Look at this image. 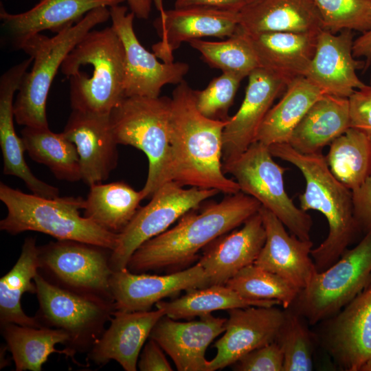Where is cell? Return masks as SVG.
<instances>
[{
	"label": "cell",
	"mask_w": 371,
	"mask_h": 371,
	"mask_svg": "<svg viewBox=\"0 0 371 371\" xmlns=\"http://www.w3.org/2000/svg\"><path fill=\"white\" fill-rule=\"evenodd\" d=\"M228 120L202 115L195 104L194 89L185 80L177 85L170 102L171 181L227 194L240 192L236 181L223 170V133Z\"/></svg>",
	"instance_id": "6da1fadb"
},
{
	"label": "cell",
	"mask_w": 371,
	"mask_h": 371,
	"mask_svg": "<svg viewBox=\"0 0 371 371\" xmlns=\"http://www.w3.org/2000/svg\"><path fill=\"white\" fill-rule=\"evenodd\" d=\"M261 204L243 192L183 215L173 227L141 245L126 268L135 273L184 267L218 237L243 225Z\"/></svg>",
	"instance_id": "7a4b0ae2"
},
{
	"label": "cell",
	"mask_w": 371,
	"mask_h": 371,
	"mask_svg": "<svg viewBox=\"0 0 371 371\" xmlns=\"http://www.w3.org/2000/svg\"><path fill=\"white\" fill-rule=\"evenodd\" d=\"M271 155L295 166L305 180V190L299 196L304 211L316 210L328 222L326 239L311 251L318 272L327 269L348 249L360 229L355 221L352 191L331 172L322 153L303 154L289 144L271 145Z\"/></svg>",
	"instance_id": "3957f363"
},
{
	"label": "cell",
	"mask_w": 371,
	"mask_h": 371,
	"mask_svg": "<svg viewBox=\"0 0 371 371\" xmlns=\"http://www.w3.org/2000/svg\"><path fill=\"white\" fill-rule=\"evenodd\" d=\"M72 110L110 114L124 97L125 51L112 26L89 31L60 67Z\"/></svg>",
	"instance_id": "277c9868"
},
{
	"label": "cell",
	"mask_w": 371,
	"mask_h": 371,
	"mask_svg": "<svg viewBox=\"0 0 371 371\" xmlns=\"http://www.w3.org/2000/svg\"><path fill=\"white\" fill-rule=\"evenodd\" d=\"M0 199L7 209L0 229L12 235L34 231L57 240H76L113 251L118 234L111 232L81 216L84 199L45 198L24 193L0 183Z\"/></svg>",
	"instance_id": "5b68a950"
},
{
	"label": "cell",
	"mask_w": 371,
	"mask_h": 371,
	"mask_svg": "<svg viewBox=\"0 0 371 371\" xmlns=\"http://www.w3.org/2000/svg\"><path fill=\"white\" fill-rule=\"evenodd\" d=\"M171 98L126 96L112 109L110 122L118 144L142 150L148 160V172L141 190L150 199L171 181L172 147L170 131Z\"/></svg>",
	"instance_id": "8992f818"
},
{
	"label": "cell",
	"mask_w": 371,
	"mask_h": 371,
	"mask_svg": "<svg viewBox=\"0 0 371 371\" xmlns=\"http://www.w3.org/2000/svg\"><path fill=\"white\" fill-rule=\"evenodd\" d=\"M109 19L108 7H99L52 38L40 33L26 41L21 49L33 58V62L31 70L23 77L13 104L14 120L18 124L49 127L46 103L58 69L68 54L89 31Z\"/></svg>",
	"instance_id": "52a82bcc"
},
{
	"label": "cell",
	"mask_w": 371,
	"mask_h": 371,
	"mask_svg": "<svg viewBox=\"0 0 371 371\" xmlns=\"http://www.w3.org/2000/svg\"><path fill=\"white\" fill-rule=\"evenodd\" d=\"M370 284L371 233H368L327 269L317 271L288 308L315 325L337 314Z\"/></svg>",
	"instance_id": "ba28073f"
},
{
	"label": "cell",
	"mask_w": 371,
	"mask_h": 371,
	"mask_svg": "<svg viewBox=\"0 0 371 371\" xmlns=\"http://www.w3.org/2000/svg\"><path fill=\"white\" fill-rule=\"evenodd\" d=\"M273 157L267 146L256 141L239 155L223 161V170L234 177L241 192L274 214L291 234L310 240L312 218L288 195L283 177L287 168Z\"/></svg>",
	"instance_id": "9c48e42d"
},
{
	"label": "cell",
	"mask_w": 371,
	"mask_h": 371,
	"mask_svg": "<svg viewBox=\"0 0 371 371\" xmlns=\"http://www.w3.org/2000/svg\"><path fill=\"white\" fill-rule=\"evenodd\" d=\"M34 280L39 305L38 321L43 326L65 331L69 337L65 348L74 355L89 352L116 310L114 302L63 289L48 281L39 271Z\"/></svg>",
	"instance_id": "30bf717a"
},
{
	"label": "cell",
	"mask_w": 371,
	"mask_h": 371,
	"mask_svg": "<svg viewBox=\"0 0 371 371\" xmlns=\"http://www.w3.org/2000/svg\"><path fill=\"white\" fill-rule=\"evenodd\" d=\"M111 250L76 240H57L39 247V272L63 289L113 302Z\"/></svg>",
	"instance_id": "8fae6325"
},
{
	"label": "cell",
	"mask_w": 371,
	"mask_h": 371,
	"mask_svg": "<svg viewBox=\"0 0 371 371\" xmlns=\"http://www.w3.org/2000/svg\"><path fill=\"white\" fill-rule=\"evenodd\" d=\"M215 189L184 188L170 181L153 194L150 202L139 207L126 227L118 234L117 246L111 255L113 271L126 268L135 251L144 243L161 234L188 212L219 194Z\"/></svg>",
	"instance_id": "7c38bea8"
},
{
	"label": "cell",
	"mask_w": 371,
	"mask_h": 371,
	"mask_svg": "<svg viewBox=\"0 0 371 371\" xmlns=\"http://www.w3.org/2000/svg\"><path fill=\"white\" fill-rule=\"evenodd\" d=\"M109 10L111 26L125 51L124 97H159L166 85H178L184 80L189 65L183 62L161 63L155 54L146 50L135 33L133 12L120 5L110 7Z\"/></svg>",
	"instance_id": "4fadbf2b"
},
{
	"label": "cell",
	"mask_w": 371,
	"mask_h": 371,
	"mask_svg": "<svg viewBox=\"0 0 371 371\" xmlns=\"http://www.w3.org/2000/svg\"><path fill=\"white\" fill-rule=\"evenodd\" d=\"M153 26L161 39L153 45L155 55L163 62L172 63L173 52L184 42L234 34L238 27V12L204 6L174 8L161 11Z\"/></svg>",
	"instance_id": "5bb4252c"
},
{
	"label": "cell",
	"mask_w": 371,
	"mask_h": 371,
	"mask_svg": "<svg viewBox=\"0 0 371 371\" xmlns=\"http://www.w3.org/2000/svg\"><path fill=\"white\" fill-rule=\"evenodd\" d=\"M276 306L227 310L224 334L214 344L216 354L208 360L207 371L232 366L246 353L276 341L285 316Z\"/></svg>",
	"instance_id": "9a60e30c"
},
{
	"label": "cell",
	"mask_w": 371,
	"mask_h": 371,
	"mask_svg": "<svg viewBox=\"0 0 371 371\" xmlns=\"http://www.w3.org/2000/svg\"><path fill=\"white\" fill-rule=\"evenodd\" d=\"M209 285L208 278L199 262L162 276L135 273L124 268L113 271L110 279L115 309L127 312L150 311L164 298Z\"/></svg>",
	"instance_id": "2e32d148"
},
{
	"label": "cell",
	"mask_w": 371,
	"mask_h": 371,
	"mask_svg": "<svg viewBox=\"0 0 371 371\" xmlns=\"http://www.w3.org/2000/svg\"><path fill=\"white\" fill-rule=\"evenodd\" d=\"M324 348L344 370L360 371L371 357V284L324 320Z\"/></svg>",
	"instance_id": "e0dca14e"
},
{
	"label": "cell",
	"mask_w": 371,
	"mask_h": 371,
	"mask_svg": "<svg viewBox=\"0 0 371 371\" xmlns=\"http://www.w3.org/2000/svg\"><path fill=\"white\" fill-rule=\"evenodd\" d=\"M126 0H39L29 10L10 14L1 7L3 42L12 49H21L32 36L45 30L58 33L79 22L99 7H112Z\"/></svg>",
	"instance_id": "ac0fdd59"
},
{
	"label": "cell",
	"mask_w": 371,
	"mask_h": 371,
	"mask_svg": "<svg viewBox=\"0 0 371 371\" xmlns=\"http://www.w3.org/2000/svg\"><path fill=\"white\" fill-rule=\"evenodd\" d=\"M109 115L72 110L63 131L76 147L82 180L89 186L106 180L117 165Z\"/></svg>",
	"instance_id": "d6986e66"
},
{
	"label": "cell",
	"mask_w": 371,
	"mask_h": 371,
	"mask_svg": "<svg viewBox=\"0 0 371 371\" xmlns=\"http://www.w3.org/2000/svg\"><path fill=\"white\" fill-rule=\"evenodd\" d=\"M353 31L338 34L322 30L317 36L314 56L305 77L324 94L349 98L366 85L357 74L365 61L353 56Z\"/></svg>",
	"instance_id": "ffe728a7"
},
{
	"label": "cell",
	"mask_w": 371,
	"mask_h": 371,
	"mask_svg": "<svg viewBox=\"0 0 371 371\" xmlns=\"http://www.w3.org/2000/svg\"><path fill=\"white\" fill-rule=\"evenodd\" d=\"M226 321L227 318L211 313L188 322H179L165 315L155 324L149 338L170 356L177 370L207 371L206 350L224 333Z\"/></svg>",
	"instance_id": "44dd1931"
},
{
	"label": "cell",
	"mask_w": 371,
	"mask_h": 371,
	"mask_svg": "<svg viewBox=\"0 0 371 371\" xmlns=\"http://www.w3.org/2000/svg\"><path fill=\"white\" fill-rule=\"evenodd\" d=\"M284 87L280 78L262 67L250 73L243 102L223 130V162L239 155L256 142L263 120Z\"/></svg>",
	"instance_id": "7402d4cb"
},
{
	"label": "cell",
	"mask_w": 371,
	"mask_h": 371,
	"mask_svg": "<svg viewBox=\"0 0 371 371\" xmlns=\"http://www.w3.org/2000/svg\"><path fill=\"white\" fill-rule=\"evenodd\" d=\"M266 240L254 264L289 282L299 291L304 289L317 272L311 251L313 243L289 234L282 222L261 206Z\"/></svg>",
	"instance_id": "603a6c76"
},
{
	"label": "cell",
	"mask_w": 371,
	"mask_h": 371,
	"mask_svg": "<svg viewBox=\"0 0 371 371\" xmlns=\"http://www.w3.org/2000/svg\"><path fill=\"white\" fill-rule=\"evenodd\" d=\"M29 57L5 71L0 78V146L3 157V172L21 179L32 194L45 198L59 196V190L38 179L28 167L24 157L25 148L14 125V95L32 64Z\"/></svg>",
	"instance_id": "cb8c5ba5"
},
{
	"label": "cell",
	"mask_w": 371,
	"mask_h": 371,
	"mask_svg": "<svg viewBox=\"0 0 371 371\" xmlns=\"http://www.w3.org/2000/svg\"><path fill=\"white\" fill-rule=\"evenodd\" d=\"M162 309L127 312L115 310L107 329L88 352L90 361L103 366L111 360L126 371H136L139 356Z\"/></svg>",
	"instance_id": "d4e9b609"
},
{
	"label": "cell",
	"mask_w": 371,
	"mask_h": 371,
	"mask_svg": "<svg viewBox=\"0 0 371 371\" xmlns=\"http://www.w3.org/2000/svg\"><path fill=\"white\" fill-rule=\"evenodd\" d=\"M266 240L260 212L251 216L239 229L225 234L205 247L199 263L210 285L225 284L244 267L256 260Z\"/></svg>",
	"instance_id": "484cf974"
},
{
	"label": "cell",
	"mask_w": 371,
	"mask_h": 371,
	"mask_svg": "<svg viewBox=\"0 0 371 371\" xmlns=\"http://www.w3.org/2000/svg\"><path fill=\"white\" fill-rule=\"evenodd\" d=\"M243 32L255 52L260 67L277 76L286 87L293 80L305 77L319 34Z\"/></svg>",
	"instance_id": "4316f807"
},
{
	"label": "cell",
	"mask_w": 371,
	"mask_h": 371,
	"mask_svg": "<svg viewBox=\"0 0 371 371\" xmlns=\"http://www.w3.org/2000/svg\"><path fill=\"white\" fill-rule=\"evenodd\" d=\"M238 29L246 33L319 34L324 27L313 0H258L240 10Z\"/></svg>",
	"instance_id": "83f0119b"
},
{
	"label": "cell",
	"mask_w": 371,
	"mask_h": 371,
	"mask_svg": "<svg viewBox=\"0 0 371 371\" xmlns=\"http://www.w3.org/2000/svg\"><path fill=\"white\" fill-rule=\"evenodd\" d=\"M349 128L348 98L324 94L293 129L287 144L303 154L321 153Z\"/></svg>",
	"instance_id": "f1b7e54d"
},
{
	"label": "cell",
	"mask_w": 371,
	"mask_h": 371,
	"mask_svg": "<svg viewBox=\"0 0 371 371\" xmlns=\"http://www.w3.org/2000/svg\"><path fill=\"white\" fill-rule=\"evenodd\" d=\"M1 330L16 371H41L53 353L64 355L77 363L69 350L55 348L59 344L67 346L69 341V335L60 329L10 323L1 326Z\"/></svg>",
	"instance_id": "f546056e"
},
{
	"label": "cell",
	"mask_w": 371,
	"mask_h": 371,
	"mask_svg": "<svg viewBox=\"0 0 371 371\" xmlns=\"http://www.w3.org/2000/svg\"><path fill=\"white\" fill-rule=\"evenodd\" d=\"M39 247L34 238H25L21 254L13 267L0 279V324L13 323L42 327L36 317L25 314L21 297L36 293L34 278L39 270Z\"/></svg>",
	"instance_id": "4dcf8cb0"
},
{
	"label": "cell",
	"mask_w": 371,
	"mask_h": 371,
	"mask_svg": "<svg viewBox=\"0 0 371 371\" xmlns=\"http://www.w3.org/2000/svg\"><path fill=\"white\" fill-rule=\"evenodd\" d=\"M324 94L306 77L293 80L286 85L280 100L267 113L259 128L256 141L267 146L288 143L293 129Z\"/></svg>",
	"instance_id": "1f68e13d"
},
{
	"label": "cell",
	"mask_w": 371,
	"mask_h": 371,
	"mask_svg": "<svg viewBox=\"0 0 371 371\" xmlns=\"http://www.w3.org/2000/svg\"><path fill=\"white\" fill-rule=\"evenodd\" d=\"M83 202L84 214L107 231L120 233L139 209L144 199L142 190L137 191L124 181L91 185Z\"/></svg>",
	"instance_id": "d6a6232c"
},
{
	"label": "cell",
	"mask_w": 371,
	"mask_h": 371,
	"mask_svg": "<svg viewBox=\"0 0 371 371\" xmlns=\"http://www.w3.org/2000/svg\"><path fill=\"white\" fill-rule=\"evenodd\" d=\"M21 137L29 156L46 166L59 180H82L79 157L75 144L62 132L47 128L25 126Z\"/></svg>",
	"instance_id": "836d02e7"
},
{
	"label": "cell",
	"mask_w": 371,
	"mask_h": 371,
	"mask_svg": "<svg viewBox=\"0 0 371 371\" xmlns=\"http://www.w3.org/2000/svg\"><path fill=\"white\" fill-rule=\"evenodd\" d=\"M280 304L276 300L245 299L225 284H212L187 291L181 297L169 302L160 301L155 306L162 309L166 316L177 320L199 317L218 310Z\"/></svg>",
	"instance_id": "e575fe53"
},
{
	"label": "cell",
	"mask_w": 371,
	"mask_h": 371,
	"mask_svg": "<svg viewBox=\"0 0 371 371\" xmlns=\"http://www.w3.org/2000/svg\"><path fill=\"white\" fill-rule=\"evenodd\" d=\"M325 158L333 175L352 190L371 175V135L350 127L331 142Z\"/></svg>",
	"instance_id": "d590c367"
},
{
	"label": "cell",
	"mask_w": 371,
	"mask_h": 371,
	"mask_svg": "<svg viewBox=\"0 0 371 371\" xmlns=\"http://www.w3.org/2000/svg\"><path fill=\"white\" fill-rule=\"evenodd\" d=\"M212 68L222 72L248 77L260 67L255 52L245 34L238 27L234 34L223 41L195 39L189 42Z\"/></svg>",
	"instance_id": "8d00e7d4"
},
{
	"label": "cell",
	"mask_w": 371,
	"mask_h": 371,
	"mask_svg": "<svg viewBox=\"0 0 371 371\" xmlns=\"http://www.w3.org/2000/svg\"><path fill=\"white\" fill-rule=\"evenodd\" d=\"M225 285L245 299L278 301L284 309L291 306L300 291L279 276L254 263L239 271Z\"/></svg>",
	"instance_id": "74e56055"
},
{
	"label": "cell",
	"mask_w": 371,
	"mask_h": 371,
	"mask_svg": "<svg viewBox=\"0 0 371 371\" xmlns=\"http://www.w3.org/2000/svg\"><path fill=\"white\" fill-rule=\"evenodd\" d=\"M306 321L295 311L285 308L284 319L276 340L283 354V371L313 370L315 335L308 330Z\"/></svg>",
	"instance_id": "f35d334b"
},
{
	"label": "cell",
	"mask_w": 371,
	"mask_h": 371,
	"mask_svg": "<svg viewBox=\"0 0 371 371\" xmlns=\"http://www.w3.org/2000/svg\"><path fill=\"white\" fill-rule=\"evenodd\" d=\"M324 30L334 34L349 30L364 33L371 28V0H313Z\"/></svg>",
	"instance_id": "ab89813d"
},
{
	"label": "cell",
	"mask_w": 371,
	"mask_h": 371,
	"mask_svg": "<svg viewBox=\"0 0 371 371\" xmlns=\"http://www.w3.org/2000/svg\"><path fill=\"white\" fill-rule=\"evenodd\" d=\"M243 77L222 72L213 78L203 90H194L197 109L204 116L213 120H227V112L234 102Z\"/></svg>",
	"instance_id": "60d3db41"
},
{
	"label": "cell",
	"mask_w": 371,
	"mask_h": 371,
	"mask_svg": "<svg viewBox=\"0 0 371 371\" xmlns=\"http://www.w3.org/2000/svg\"><path fill=\"white\" fill-rule=\"evenodd\" d=\"M282 352L274 341L242 356L233 366L237 371H283Z\"/></svg>",
	"instance_id": "b9f144b4"
},
{
	"label": "cell",
	"mask_w": 371,
	"mask_h": 371,
	"mask_svg": "<svg viewBox=\"0 0 371 371\" xmlns=\"http://www.w3.org/2000/svg\"><path fill=\"white\" fill-rule=\"evenodd\" d=\"M348 100L350 127L371 135V85L355 91Z\"/></svg>",
	"instance_id": "7bdbcfd3"
},
{
	"label": "cell",
	"mask_w": 371,
	"mask_h": 371,
	"mask_svg": "<svg viewBox=\"0 0 371 371\" xmlns=\"http://www.w3.org/2000/svg\"><path fill=\"white\" fill-rule=\"evenodd\" d=\"M352 191L353 214L360 231L371 233V175Z\"/></svg>",
	"instance_id": "ee69618b"
},
{
	"label": "cell",
	"mask_w": 371,
	"mask_h": 371,
	"mask_svg": "<svg viewBox=\"0 0 371 371\" xmlns=\"http://www.w3.org/2000/svg\"><path fill=\"white\" fill-rule=\"evenodd\" d=\"M137 367L141 371H172L164 350L153 339L148 338L139 356Z\"/></svg>",
	"instance_id": "f6af8a7d"
},
{
	"label": "cell",
	"mask_w": 371,
	"mask_h": 371,
	"mask_svg": "<svg viewBox=\"0 0 371 371\" xmlns=\"http://www.w3.org/2000/svg\"><path fill=\"white\" fill-rule=\"evenodd\" d=\"M246 5L245 0H176L175 8L204 6L239 12Z\"/></svg>",
	"instance_id": "bcb514c9"
},
{
	"label": "cell",
	"mask_w": 371,
	"mask_h": 371,
	"mask_svg": "<svg viewBox=\"0 0 371 371\" xmlns=\"http://www.w3.org/2000/svg\"><path fill=\"white\" fill-rule=\"evenodd\" d=\"M353 56L356 58H364V70H367L371 65V28L362 33L361 36L354 40L352 47Z\"/></svg>",
	"instance_id": "7dc6e473"
},
{
	"label": "cell",
	"mask_w": 371,
	"mask_h": 371,
	"mask_svg": "<svg viewBox=\"0 0 371 371\" xmlns=\"http://www.w3.org/2000/svg\"><path fill=\"white\" fill-rule=\"evenodd\" d=\"M131 12L137 19H148L153 0H126Z\"/></svg>",
	"instance_id": "c3c4849f"
},
{
	"label": "cell",
	"mask_w": 371,
	"mask_h": 371,
	"mask_svg": "<svg viewBox=\"0 0 371 371\" xmlns=\"http://www.w3.org/2000/svg\"><path fill=\"white\" fill-rule=\"evenodd\" d=\"M360 371H371V357L364 363Z\"/></svg>",
	"instance_id": "681fc988"
},
{
	"label": "cell",
	"mask_w": 371,
	"mask_h": 371,
	"mask_svg": "<svg viewBox=\"0 0 371 371\" xmlns=\"http://www.w3.org/2000/svg\"><path fill=\"white\" fill-rule=\"evenodd\" d=\"M154 2H155V6L157 8V9L161 12L162 10H164V8H163V0H153Z\"/></svg>",
	"instance_id": "f907efd6"
},
{
	"label": "cell",
	"mask_w": 371,
	"mask_h": 371,
	"mask_svg": "<svg viewBox=\"0 0 371 371\" xmlns=\"http://www.w3.org/2000/svg\"><path fill=\"white\" fill-rule=\"evenodd\" d=\"M256 1L258 0H245L246 4L251 3Z\"/></svg>",
	"instance_id": "816d5d0a"
},
{
	"label": "cell",
	"mask_w": 371,
	"mask_h": 371,
	"mask_svg": "<svg viewBox=\"0 0 371 371\" xmlns=\"http://www.w3.org/2000/svg\"><path fill=\"white\" fill-rule=\"evenodd\" d=\"M371 67V65H370ZM370 85H371V71H370Z\"/></svg>",
	"instance_id": "f5cc1de1"
}]
</instances>
